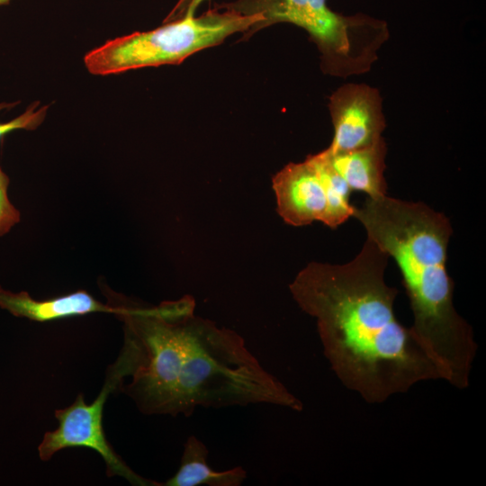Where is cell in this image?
I'll return each mask as SVG.
<instances>
[{
  "mask_svg": "<svg viewBox=\"0 0 486 486\" xmlns=\"http://www.w3.org/2000/svg\"><path fill=\"white\" fill-rule=\"evenodd\" d=\"M205 0H193L184 14L194 15L196 8Z\"/></svg>",
  "mask_w": 486,
  "mask_h": 486,
  "instance_id": "2e32d148",
  "label": "cell"
},
{
  "mask_svg": "<svg viewBox=\"0 0 486 486\" xmlns=\"http://www.w3.org/2000/svg\"><path fill=\"white\" fill-rule=\"evenodd\" d=\"M209 451L202 441L190 436L184 445L176 472L161 486H240L247 479L241 466L216 471L208 464Z\"/></svg>",
  "mask_w": 486,
  "mask_h": 486,
  "instance_id": "8fae6325",
  "label": "cell"
},
{
  "mask_svg": "<svg viewBox=\"0 0 486 486\" xmlns=\"http://www.w3.org/2000/svg\"><path fill=\"white\" fill-rule=\"evenodd\" d=\"M9 177L0 169V237L20 221V212L11 203L7 188Z\"/></svg>",
  "mask_w": 486,
  "mask_h": 486,
  "instance_id": "5bb4252c",
  "label": "cell"
},
{
  "mask_svg": "<svg viewBox=\"0 0 486 486\" xmlns=\"http://www.w3.org/2000/svg\"><path fill=\"white\" fill-rule=\"evenodd\" d=\"M334 127L331 152L364 148L378 142L385 128L382 99L378 89L365 84H346L329 97Z\"/></svg>",
  "mask_w": 486,
  "mask_h": 486,
  "instance_id": "ba28073f",
  "label": "cell"
},
{
  "mask_svg": "<svg viewBox=\"0 0 486 486\" xmlns=\"http://www.w3.org/2000/svg\"><path fill=\"white\" fill-rule=\"evenodd\" d=\"M262 21L260 14L245 15L217 7L199 17L184 14L155 30L107 40L85 56V65L90 73L98 76L176 65L199 50L220 44L236 32H248Z\"/></svg>",
  "mask_w": 486,
  "mask_h": 486,
  "instance_id": "277c9868",
  "label": "cell"
},
{
  "mask_svg": "<svg viewBox=\"0 0 486 486\" xmlns=\"http://www.w3.org/2000/svg\"><path fill=\"white\" fill-rule=\"evenodd\" d=\"M307 6L308 0H238L216 5L219 9H230L245 15L262 14L263 21L246 32V37L278 22H288L302 28Z\"/></svg>",
  "mask_w": 486,
  "mask_h": 486,
  "instance_id": "7c38bea8",
  "label": "cell"
},
{
  "mask_svg": "<svg viewBox=\"0 0 486 486\" xmlns=\"http://www.w3.org/2000/svg\"><path fill=\"white\" fill-rule=\"evenodd\" d=\"M352 216L367 238L395 260L414 317L411 332L440 378L466 389L477 344L472 327L454 305V284L446 270L453 233L448 218L424 202L387 194L368 197L354 206Z\"/></svg>",
  "mask_w": 486,
  "mask_h": 486,
  "instance_id": "3957f363",
  "label": "cell"
},
{
  "mask_svg": "<svg viewBox=\"0 0 486 486\" xmlns=\"http://www.w3.org/2000/svg\"><path fill=\"white\" fill-rule=\"evenodd\" d=\"M277 212L292 226L319 220L336 229L353 215L351 189L332 166L326 149L301 163H289L273 177Z\"/></svg>",
  "mask_w": 486,
  "mask_h": 486,
  "instance_id": "5b68a950",
  "label": "cell"
},
{
  "mask_svg": "<svg viewBox=\"0 0 486 486\" xmlns=\"http://www.w3.org/2000/svg\"><path fill=\"white\" fill-rule=\"evenodd\" d=\"M326 150L332 166L351 190L362 191L368 197L386 194L383 172L387 148L383 138L372 146L352 151Z\"/></svg>",
  "mask_w": 486,
  "mask_h": 486,
  "instance_id": "30bf717a",
  "label": "cell"
},
{
  "mask_svg": "<svg viewBox=\"0 0 486 486\" xmlns=\"http://www.w3.org/2000/svg\"><path fill=\"white\" fill-rule=\"evenodd\" d=\"M17 103H2L0 104V112L4 109L12 108ZM38 105L39 102L33 103L20 116L8 122H0V139L15 130H34L40 126L46 116L48 106L45 105L36 110Z\"/></svg>",
  "mask_w": 486,
  "mask_h": 486,
  "instance_id": "4fadbf2b",
  "label": "cell"
},
{
  "mask_svg": "<svg viewBox=\"0 0 486 486\" xmlns=\"http://www.w3.org/2000/svg\"><path fill=\"white\" fill-rule=\"evenodd\" d=\"M120 383L119 377L109 367L104 385L93 402L87 404L84 394L79 393L71 405L56 410L54 415L58 427L44 434L38 446L39 457L49 461L65 448L86 447L101 455L109 477L119 476L136 486H161L131 470L106 438L103 425L104 405L110 393L119 390Z\"/></svg>",
  "mask_w": 486,
  "mask_h": 486,
  "instance_id": "52a82bcc",
  "label": "cell"
},
{
  "mask_svg": "<svg viewBox=\"0 0 486 486\" xmlns=\"http://www.w3.org/2000/svg\"><path fill=\"white\" fill-rule=\"evenodd\" d=\"M192 1L193 0H178L176 6L165 20V22L184 16Z\"/></svg>",
  "mask_w": 486,
  "mask_h": 486,
  "instance_id": "9a60e30c",
  "label": "cell"
},
{
  "mask_svg": "<svg viewBox=\"0 0 486 486\" xmlns=\"http://www.w3.org/2000/svg\"><path fill=\"white\" fill-rule=\"evenodd\" d=\"M302 28L321 54L323 72L340 77L367 72L389 38L385 22L363 14L342 15L327 0H308Z\"/></svg>",
  "mask_w": 486,
  "mask_h": 486,
  "instance_id": "8992f818",
  "label": "cell"
},
{
  "mask_svg": "<svg viewBox=\"0 0 486 486\" xmlns=\"http://www.w3.org/2000/svg\"><path fill=\"white\" fill-rule=\"evenodd\" d=\"M110 296L124 332L111 367L140 412L190 417L197 408L256 404L302 410L238 333L194 314L192 297L146 306Z\"/></svg>",
  "mask_w": 486,
  "mask_h": 486,
  "instance_id": "6da1fadb",
  "label": "cell"
},
{
  "mask_svg": "<svg viewBox=\"0 0 486 486\" xmlns=\"http://www.w3.org/2000/svg\"><path fill=\"white\" fill-rule=\"evenodd\" d=\"M11 0H0V5H3V4H9Z\"/></svg>",
  "mask_w": 486,
  "mask_h": 486,
  "instance_id": "e0dca14e",
  "label": "cell"
},
{
  "mask_svg": "<svg viewBox=\"0 0 486 486\" xmlns=\"http://www.w3.org/2000/svg\"><path fill=\"white\" fill-rule=\"evenodd\" d=\"M388 257L367 238L350 262L310 263L289 285L299 307L315 319L334 374L372 404L441 379L410 328L394 314L398 291L384 280Z\"/></svg>",
  "mask_w": 486,
  "mask_h": 486,
  "instance_id": "7a4b0ae2",
  "label": "cell"
},
{
  "mask_svg": "<svg viewBox=\"0 0 486 486\" xmlns=\"http://www.w3.org/2000/svg\"><path fill=\"white\" fill-rule=\"evenodd\" d=\"M0 308L19 318L45 322L64 318L86 315L93 312L116 314V307L108 302L103 303L89 292L79 290L63 296L36 300L26 292H13L0 286Z\"/></svg>",
  "mask_w": 486,
  "mask_h": 486,
  "instance_id": "9c48e42d",
  "label": "cell"
}]
</instances>
